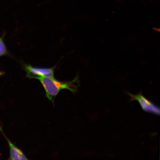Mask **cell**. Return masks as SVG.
Here are the masks:
<instances>
[{
  "mask_svg": "<svg viewBox=\"0 0 160 160\" xmlns=\"http://www.w3.org/2000/svg\"><path fill=\"white\" fill-rule=\"evenodd\" d=\"M44 88L46 97L49 101L54 103L55 98L62 89H68L72 92L75 93L77 91L79 85V77L77 76L70 82H61L55 78L42 77L37 78Z\"/></svg>",
  "mask_w": 160,
  "mask_h": 160,
  "instance_id": "6da1fadb",
  "label": "cell"
},
{
  "mask_svg": "<svg viewBox=\"0 0 160 160\" xmlns=\"http://www.w3.org/2000/svg\"><path fill=\"white\" fill-rule=\"evenodd\" d=\"M23 68L26 72L27 77L30 79H37L42 77L54 78L55 67L50 68H43L34 67L30 64H23Z\"/></svg>",
  "mask_w": 160,
  "mask_h": 160,
  "instance_id": "7a4b0ae2",
  "label": "cell"
},
{
  "mask_svg": "<svg viewBox=\"0 0 160 160\" xmlns=\"http://www.w3.org/2000/svg\"><path fill=\"white\" fill-rule=\"evenodd\" d=\"M128 94L131 97V100L132 101H137L139 102L142 108L146 112L159 115L160 108L152 102L148 100L142 95L141 93L137 95H133L128 92Z\"/></svg>",
  "mask_w": 160,
  "mask_h": 160,
  "instance_id": "3957f363",
  "label": "cell"
},
{
  "mask_svg": "<svg viewBox=\"0 0 160 160\" xmlns=\"http://www.w3.org/2000/svg\"><path fill=\"white\" fill-rule=\"evenodd\" d=\"M0 131L1 132L4 137L7 141L9 147L10 157L9 159L12 160H28L23 152L18 148L17 146L14 144L13 142L8 138L5 133L4 132L2 129L0 127Z\"/></svg>",
  "mask_w": 160,
  "mask_h": 160,
  "instance_id": "277c9868",
  "label": "cell"
},
{
  "mask_svg": "<svg viewBox=\"0 0 160 160\" xmlns=\"http://www.w3.org/2000/svg\"><path fill=\"white\" fill-rule=\"evenodd\" d=\"M7 47L3 41V38H0V57L9 55Z\"/></svg>",
  "mask_w": 160,
  "mask_h": 160,
  "instance_id": "5b68a950",
  "label": "cell"
},
{
  "mask_svg": "<svg viewBox=\"0 0 160 160\" xmlns=\"http://www.w3.org/2000/svg\"><path fill=\"white\" fill-rule=\"evenodd\" d=\"M4 74V73L3 72L0 71V76H3Z\"/></svg>",
  "mask_w": 160,
  "mask_h": 160,
  "instance_id": "8992f818",
  "label": "cell"
}]
</instances>
